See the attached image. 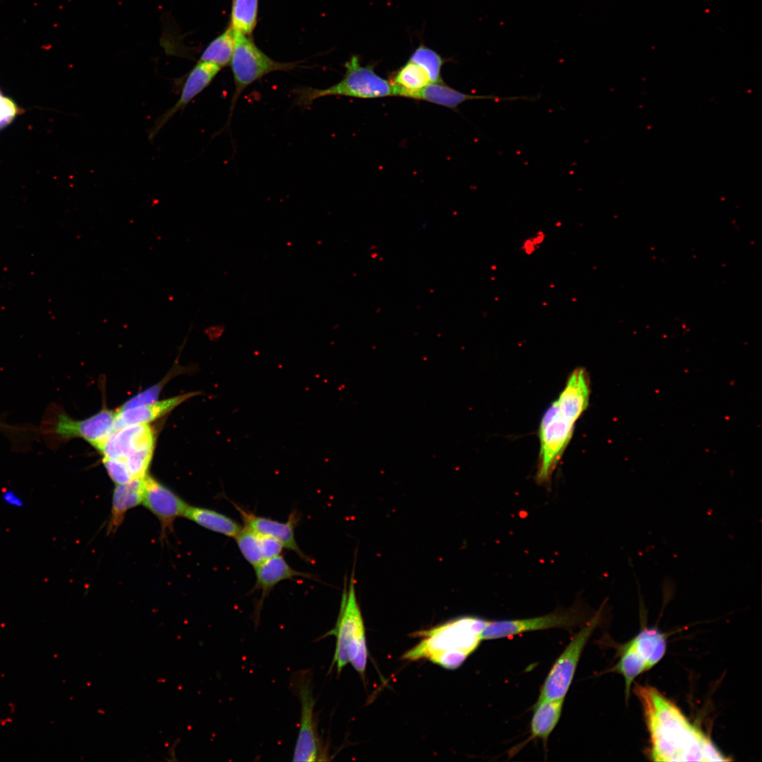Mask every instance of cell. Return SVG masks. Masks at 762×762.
Returning a JSON list of instances; mask_svg holds the SVG:
<instances>
[{
    "label": "cell",
    "mask_w": 762,
    "mask_h": 762,
    "mask_svg": "<svg viewBox=\"0 0 762 762\" xmlns=\"http://www.w3.org/2000/svg\"><path fill=\"white\" fill-rule=\"evenodd\" d=\"M655 761H727L711 739L655 688L636 684Z\"/></svg>",
    "instance_id": "obj_1"
},
{
    "label": "cell",
    "mask_w": 762,
    "mask_h": 762,
    "mask_svg": "<svg viewBox=\"0 0 762 762\" xmlns=\"http://www.w3.org/2000/svg\"><path fill=\"white\" fill-rule=\"evenodd\" d=\"M590 395V380L586 370L581 367L575 368L540 423L536 473L538 483H546L551 480L572 439L576 421L588 407Z\"/></svg>",
    "instance_id": "obj_2"
},
{
    "label": "cell",
    "mask_w": 762,
    "mask_h": 762,
    "mask_svg": "<svg viewBox=\"0 0 762 762\" xmlns=\"http://www.w3.org/2000/svg\"><path fill=\"white\" fill-rule=\"evenodd\" d=\"M488 622L477 617L465 616L418 631L416 635L422 640L405 653L402 659L425 658L447 669L457 668L478 648L481 632Z\"/></svg>",
    "instance_id": "obj_3"
},
{
    "label": "cell",
    "mask_w": 762,
    "mask_h": 762,
    "mask_svg": "<svg viewBox=\"0 0 762 762\" xmlns=\"http://www.w3.org/2000/svg\"><path fill=\"white\" fill-rule=\"evenodd\" d=\"M335 627L325 636L336 637L332 665L340 672L348 663L361 675L365 671L368 648L365 627L352 576L348 588L344 586Z\"/></svg>",
    "instance_id": "obj_4"
},
{
    "label": "cell",
    "mask_w": 762,
    "mask_h": 762,
    "mask_svg": "<svg viewBox=\"0 0 762 762\" xmlns=\"http://www.w3.org/2000/svg\"><path fill=\"white\" fill-rule=\"evenodd\" d=\"M345 68L342 79L327 88L301 87L294 90L295 103L299 107H308L315 100L327 96L362 99L394 96L390 80L378 75L373 66H361L357 56H353L345 64Z\"/></svg>",
    "instance_id": "obj_5"
},
{
    "label": "cell",
    "mask_w": 762,
    "mask_h": 762,
    "mask_svg": "<svg viewBox=\"0 0 762 762\" xmlns=\"http://www.w3.org/2000/svg\"><path fill=\"white\" fill-rule=\"evenodd\" d=\"M234 90L226 126H229L237 102L245 90L263 76L274 71H288L296 63L277 61L260 49L248 36L235 32V46L230 62Z\"/></svg>",
    "instance_id": "obj_6"
},
{
    "label": "cell",
    "mask_w": 762,
    "mask_h": 762,
    "mask_svg": "<svg viewBox=\"0 0 762 762\" xmlns=\"http://www.w3.org/2000/svg\"><path fill=\"white\" fill-rule=\"evenodd\" d=\"M154 445L152 427L148 424H135L114 430L98 451L104 458L123 462L136 479L147 475Z\"/></svg>",
    "instance_id": "obj_7"
},
{
    "label": "cell",
    "mask_w": 762,
    "mask_h": 762,
    "mask_svg": "<svg viewBox=\"0 0 762 762\" xmlns=\"http://www.w3.org/2000/svg\"><path fill=\"white\" fill-rule=\"evenodd\" d=\"M666 647L665 635L655 628L643 629L620 646L619 660L611 671L623 676L626 697L634 679L655 666L665 655Z\"/></svg>",
    "instance_id": "obj_8"
},
{
    "label": "cell",
    "mask_w": 762,
    "mask_h": 762,
    "mask_svg": "<svg viewBox=\"0 0 762 762\" xmlns=\"http://www.w3.org/2000/svg\"><path fill=\"white\" fill-rule=\"evenodd\" d=\"M115 411L104 409L85 419L76 420L64 411H54L44 419L42 432L57 441L79 437L97 451L114 431Z\"/></svg>",
    "instance_id": "obj_9"
},
{
    "label": "cell",
    "mask_w": 762,
    "mask_h": 762,
    "mask_svg": "<svg viewBox=\"0 0 762 762\" xmlns=\"http://www.w3.org/2000/svg\"><path fill=\"white\" fill-rule=\"evenodd\" d=\"M600 612L587 621L572 637L548 674L536 703L565 697L587 641L600 622Z\"/></svg>",
    "instance_id": "obj_10"
},
{
    "label": "cell",
    "mask_w": 762,
    "mask_h": 762,
    "mask_svg": "<svg viewBox=\"0 0 762 762\" xmlns=\"http://www.w3.org/2000/svg\"><path fill=\"white\" fill-rule=\"evenodd\" d=\"M577 608L557 610L536 617L489 621L481 632V640H492L512 636L524 632L553 628L572 631L586 622Z\"/></svg>",
    "instance_id": "obj_11"
},
{
    "label": "cell",
    "mask_w": 762,
    "mask_h": 762,
    "mask_svg": "<svg viewBox=\"0 0 762 762\" xmlns=\"http://www.w3.org/2000/svg\"><path fill=\"white\" fill-rule=\"evenodd\" d=\"M301 704V718L298 737L293 754L294 761H321L327 760L318 733L315 717V700L310 678L301 676L297 683Z\"/></svg>",
    "instance_id": "obj_12"
},
{
    "label": "cell",
    "mask_w": 762,
    "mask_h": 762,
    "mask_svg": "<svg viewBox=\"0 0 762 762\" xmlns=\"http://www.w3.org/2000/svg\"><path fill=\"white\" fill-rule=\"evenodd\" d=\"M222 68L206 61H198L182 80L180 95L176 102L163 112L154 122L148 138L153 140L162 128L177 114L185 109L213 81Z\"/></svg>",
    "instance_id": "obj_13"
},
{
    "label": "cell",
    "mask_w": 762,
    "mask_h": 762,
    "mask_svg": "<svg viewBox=\"0 0 762 762\" xmlns=\"http://www.w3.org/2000/svg\"><path fill=\"white\" fill-rule=\"evenodd\" d=\"M142 503L157 518L163 534L171 530L176 519L184 516L189 506L172 490L149 475L144 478Z\"/></svg>",
    "instance_id": "obj_14"
},
{
    "label": "cell",
    "mask_w": 762,
    "mask_h": 762,
    "mask_svg": "<svg viewBox=\"0 0 762 762\" xmlns=\"http://www.w3.org/2000/svg\"><path fill=\"white\" fill-rule=\"evenodd\" d=\"M238 512L245 527L279 542L284 548L294 551L300 557L309 561V558L301 550L295 538V527L298 518L291 514L286 522H280L267 517L256 515L233 503Z\"/></svg>",
    "instance_id": "obj_15"
},
{
    "label": "cell",
    "mask_w": 762,
    "mask_h": 762,
    "mask_svg": "<svg viewBox=\"0 0 762 762\" xmlns=\"http://www.w3.org/2000/svg\"><path fill=\"white\" fill-rule=\"evenodd\" d=\"M200 392H191L162 401L125 411H115L114 430L135 424H148L169 413L188 399L199 395Z\"/></svg>",
    "instance_id": "obj_16"
},
{
    "label": "cell",
    "mask_w": 762,
    "mask_h": 762,
    "mask_svg": "<svg viewBox=\"0 0 762 762\" xmlns=\"http://www.w3.org/2000/svg\"><path fill=\"white\" fill-rule=\"evenodd\" d=\"M411 99L423 100L452 109H456L461 104L473 99H492L495 102L527 99L535 101L536 97L514 96L502 97L497 95H475L459 92L440 83H431L415 93Z\"/></svg>",
    "instance_id": "obj_17"
},
{
    "label": "cell",
    "mask_w": 762,
    "mask_h": 762,
    "mask_svg": "<svg viewBox=\"0 0 762 762\" xmlns=\"http://www.w3.org/2000/svg\"><path fill=\"white\" fill-rule=\"evenodd\" d=\"M254 569L255 583L253 591H260L261 604L270 591L281 581L296 577L312 578L309 574L293 569L281 554L263 561Z\"/></svg>",
    "instance_id": "obj_18"
},
{
    "label": "cell",
    "mask_w": 762,
    "mask_h": 762,
    "mask_svg": "<svg viewBox=\"0 0 762 762\" xmlns=\"http://www.w3.org/2000/svg\"><path fill=\"white\" fill-rule=\"evenodd\" d=\"M234 538L242 555L253 567L281 554L284 548L277 540L260 535L245 526Z\"/></svg>",
    "instance_id": "obj_19"
},
{
    "label": "cell",
    "mask_w": 762,
    "mask_h": 762,
    "mask_svg": "<svg viewBox=\"0 0 762 762\" xmlns=\"http://www.w3.org/2000/svg\"><path fill=\"white\" fill-rule=\"evenodd\" d=\"M144 478L116 485L113 492L111 517L108 524L109 533H114L118 529L130 509L142 504Z\"/></svg>",
    "instance_id": "obj_20"
},
{
    "label": "cell",
    "mask_w": 762,
    "mask_h": 762,
    "mask_svg": "<svg viewBox=\"0 0 762 762\" xmlns=\"http://www.w3.org/2000/svg\"><path fill=\"white\" fill-rule=\"evenodd\" d=\"M564 698L535 703L531 721V739H540L545 746L549 736L557 725Z\"/></svg>",
    "instance_id": "obj_21"
},
{
    "label": "cell",
    "mask_w": 762,
    "mask_h": 762,
    "mask_svg": "<svg viewBox=\"0 0 762 762\" xmlns=\"http://www.w3.org/2000/svg\"><path fill=\"white\" fill-rule=\"evenodd\" d=\"M210 531L235 538L242 530L240 524L215 510L189 505L184 516Z\"/></svg>",
    "instance_id": "obj_22"
},
{
    "label": "cell",
    "mask_w": 762,
    "mask_h": 762,
    "mask_svg": "<svg viewBox=\"0 0 762 762\" xmlns=\"http://www.w3.org/2000/svg\"><path fill=\"white\" fill-rule=\"evenodd\" d=\"M390 82L394 87V96L410 99L430 83L427 71L411 61L396 71Z\"/></svg>",
    "instance_id": "obj_23"
},
{
    "label": "cell",
    "mask_w": 762,
    "mask_h": 762,
    "mask_svg": "<svg viewBox=\"0 0 762 762\" xmlns=\"http://www.w3.org/2000/svg\"><path fill=\"white\" fill-rule=\"evenodd\" d=\"M234 46L235 32L229 26L207 45L199 61L209 62L222 68L230 64Z\"/></svg>",
    "instance_id": "obj_24"
},
{
    "label": "cell",
    "mask_w": 762,
    "mask_h": 762,
    "mask_svg": "<svg viewBox=\"0 0 762 762\" xmlns=\"http://www.w3.org/2000/svg\"><path fill=\"white\" fill-rule=\"evenodd\" d=\"M258 0H233L230 27L236 33L249 35L258 18Z\"/></svg>",
    "instance_id": "obj_25"
},
{
    "label": "cell",
    "mask_w": 762,
    "mask_h": 762,
    "mask_svg": "<svg viewBox=\"0 0 762 762\" xmlns=\"http://www.w3.org/2000/svg\"><path fill=\"white\" fill-rule=\"evenodd\" d=\"M409 61L420 65L427 71L430 83L443 82L441 69L445 60L434 50L421 45L412 53Z\"/></svg>",
    "instance_id": "obj_26"
},
{
    "label": "cell",
    "mask_w": 762,
    "mask_h": 762,
    "mask_svg": "<svg viewBox=\"0 0 762 762\" xmlns=\"http://www.w3.org/2000/svg\"><path fill=\"white\" fill-rule=\"evenodd\" d=\"M165 380L162 382L151 386L150 387L140 392L135 394L123 404H122L117 411H125L131 409H133L138 406L152 404L156 401L159 397L161 390L164 387Z\"/></svg>",
    "instance_id": "obj_27"
},
{
    "label": "cell",
    "mask_w": 762,
    "mask_h": 762,
    "mask_svg": "<svg viewBox=\"0 0 762 762\" xmlns=\"http://www.w3.org/2000/svg\"><path fill=\"white\" fill-rule=\"evenodd\" d=\"M104 468L116 485L128 483L135 479L126 466L119 460L102 457Z\"/></svg>",
    "instance_id": "obj_28"
},
{
    "label": "cell",
    "mask_w": 762,
    "mask_h": 762,
    "mask_svg": "<svg viewBox=\"0 0 762 762\" xmlns=\"http://www.w3.org/2000/svg\"><path fill=\"white\" fill-rule=\"evenodd\" d=\"M18 113L16 104L0 92V128L8 124Z\"/></svg>",
    "instance_id": "obj_29"
},
{
    "label": "cell",
    "mask_w": 762,
    "mask_h": 762,
    "mask_svg": "<svg viewBox=\"0 0 762 762\" xmlns=\"http://www.w3.org/2000/svg\"><path fill=\"white\" fill-rule=\"evenodd\" d=\"M1 497L3 501L10 507L21 508L24 506L23 499L12 490L6 489L3 491Z\"/></svg>",
    "instance_id": "obj_30"
},
{
    "label": "cell",
    "mask_w": 762,
    "mask_h": 762,
    "mask_svg": "<svg viewBox=\"0 0 762 762\" xmlns=\"http://www.w3.org/2000/svg\"><path fill=\"white\" fill-rule=\"evenodd\" d=\"M0 426H5V425L0 422Z\"/></svg>",
    "instance_id": "obj_31"
}]
</instances>
